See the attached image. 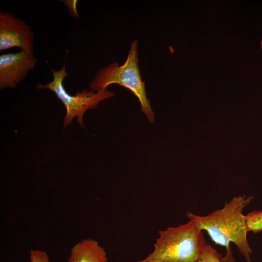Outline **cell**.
<instances>
[{
	"label": "cell",
	"mask_w": 262,
	"mask_h": 262,
	"mask_svg": "<svg viewBox=\"0 0 262 262\" xmlns=\"http://www.w3.org/2000/svg\"><path fill=\"white\" fill-rule=\"evenodd\" d=\"M253 196H246L235 197L223 207L206 216H199L187 213L190 220L194 221L202 230H205L216 245L226 248L223 262H234L230 243H233L247 262H251L252 250L247 238L249 232L246 216L243 210L252 201Z\"/></svg>",
	"instance_id": "cell-1"
},
{
	"label": "cell",
	"mask_w": 262,
	"mask_h": 262,
	"mask_svg": "<svg viewBox=\"0 0 262 262\" xmlns=\"http://www.w3.org/2000/svg\"><path fill=\"white\" fill-rule=\"evenodd\" d=\"M202 231L190 219L159 231L153 251L137 262H196L207 243Z\"/></svg>",
	"instance_id": "cell-2"
},
{
	"label": "cell",
	"mask_w": 262,
	"mask_h": 262,
	"mask_svg": "<svg viewBox=\"0 0 262 262\" xmlns=\"http://www.w3.org/2000/svg\"><path fill=\"white\" fill-rule=\"evenodd\" d=\"M138 42L133 41L131 44L127 59L120 66L114 62L97 72L91 81L89 87L91 90L98 91L106 90L110 85L119 84L131 91L138 98L141 111L147 115L150 123L155 120L150 101L147 97L145 82L142 80L138 66Z\"/></svg>",
	"instance_id": "cell-3"
},
{
	"label": "cell",
	"mask_w": 262,
	"mask_h": 262,
	"mask_svg": "<svg viewBox=\"0 0 262 262\" xmlns=\"http://www.w3.org/2000/svg\"><path fill=\"white\" fill-rule=\"evenodd\" d=\"M66 65V58L61 69L54 70L51 69L53 74L51 82L45 85L37 83L36 87L38 89H48L55 93L66 107V113L63 118L64 129L72 123L75 117L78 123L84 127L83 117L85 112L89 109L96 108L100 102L114 96L115 94L107 89L96 92L83 89L81 92L78 91L74 95L69 94L63 84L64 80L68 76Z\"/></svg>",
	"instance_id": "cell-4"
},
{
	"label": "cell",
	"mask_w": 262,
	"mask_h": 262,
	"mask_svg": "<svg viewBox=\"0 0 262 262\" xmlns=\"http://www.w3.org/2000/svg\"><path fill=\"white\" fill-rule=\"evenodd\" d=\"M34 39L31 27L10 12H0V51L18 47L33 52Z\"/></svg>",
	"instance_id": "cell-5"
},
{
	"label": "cell",
	"mask_w": 262,
	"mask_h": 262,
	"mask_svg": "<svg viewBox=\"0 0 262 262\" xmlns=\"http://www.w3.org/2000/svg\"><path fill=\"white\" fill-rule=\"evenodd\" d=\"M37 63L33 52L21 50L0 56V89L14 88Z\"/></svg>",
	"instance_id": "cell-6"
},
{
	"label": "cell",
	"mask_w": 262,
	"mask_h": 262,
	"mask_svg": "<svg viewBox=\"0 0 262 262\" xmlns=\"http://www.w3.org/2000/svg\"><path fill=\"white\" fill-rule=\"evenodd\" d=\"M105 249L92 239L82 240L71 248L68 262H107Z\"/></svg>",
	"instance_id": "cell-7"
},
{
	"label": "cell",
	"mask_w": 262,
	"mask_h": 262,
	"mask_svg": "<svg viewBox=\"0 0 262 262\" xmlns=\"http://www.w3.org/2000/svg\"><path fill=\"white\" fill-rule=\"evenodd\" d=\"M249 231L254 233L262 231V210H255L246 215Z\"/></svg>",
	"instance_id": "cell-8"
},
{
	"label": "cell",
	"mask_w": 262,
	"mask_h": 262,
	"mask_svg": "<svg viewBox=\"0 0 262 262\" xmlns=\"http://www.w3.org/2000/svg\"><path fill=\"white\" fill-rule=\"evenodd\" d=\"M222 258L216 249L206 243L196 262H223Z\"/></svg>",
	"instance_id": "cell-9"
},
{
	"label": "cell",
	"mask_w": 262,
	"mask_h": 262,
	"mask_svg": "<svg viewBox=\"0 0 262 262\" xmlns=\"http://www.w3.org/2000/svg\"><path fill=\"white\" fill-rule=\"evenodd\" d=\"M30 262H49L48 254L39 250H32L30 255Z\"/></svg>",
	"instance_id": "cell-10"
},
{
	"label": "cell",
	"mask_w": 262,
	"mask_h": 262,
	"mask_svg": "<svg viewBox=\"0 0 262 262\" xmlns=\"http://www.w3.org/2000/svg\"><path fill=\"white\" fill-rule=\"evenodd\" d=\"M64 3L66 4V6L69 9V12L73 17L76 18L78 16L76 10V4L77 0H65Z\"/></svg>",
	"instance_id": "cell-11"
},
{
	"label": "cell",
	"mask_w": 262,
	"mask_h": 262,
	"mask_svg": "<svg viewBox=\"0 0 262 262\" xmlns=\"http://www.w3.org/2000/svg\"><path fill=\"white\" fill-rule=\"evenodd\" d=\"M261 49L262 50V40H261Z\"/></svg>",
	"instance_id": "cell-12"
}]
</instances>
